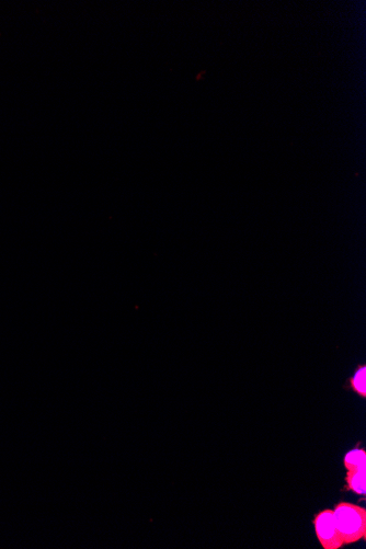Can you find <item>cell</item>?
I'll use <instances>...</instances> for the list:
<instances>
[{
    "instance_id": "6da1fadb",
    "label": "cell",
    "mask_w": 366,
    "mask_h": 549,
    "mask_svg": "<svg viewBox=\"0 0 366 549\" xmlns=\"http://www.w3.org/2000/svg\"><path fill=\"white\" fill-rule=\"evenodd\" d=\"M334 517L343 545L366 539V510L350 502H340Z\"/></svg>"
},
{
    "instance_id": "7a4b0ae2",
    "label": "cell",
    "mask_w": 366,
    "mask_h": 549,
    "mask_svg": "<svg viewBox=\"0 0 366 549\" xmlns=\"http://www.w3.org/2000/svg\"><path fill=\"white\" fill-rule=\"evenodd\" d=\"M317 539L324 549H339L343 546L334 517V510L320 511L314 519Z\"/></svg>"
},
{
    "instance_id": "3957f363",
    "label": "cell",
    "mask_w": 366,
    "mask_h": 549,
    "mask_svg": "<svg viewBox=\"0 0 366 549\" xmlns=\"http://www.w3.org/2000/svg\"><path fill=\"white\" fill-rule=\"evenodd\" d=\"M343 465L347 471H365L366 472V452L363 449L350 451L343 460Z\"/></svg>"
},
{
    "instance_id": "277c9868",
    "label": "cell",
    "mask_w": 366,
    "mask_h": 549,
    "mask_svg": "<svg viewBox=\"0 0 366 549\" xmlns=\"http://www.w3.org/2000/svg\"><path fill=\"white\" fill-rule=\"evenodd\" d=\"M348 488L359 496L366 494V472L348 471L346 476Z\"/></svg>"
},
{
    "instance_id": "5b68a950",
    "label": "cell",
    "mask_w": 366,
    "mask_h": 549,
    "mask_svg": "<svg viewBox=\"0 0 366 549\" xmlns=\"http://www.w3.org/2000/svg\"><path fill=\"white\" fill-rule=\"evenodd\" d=\"M352 390L362 398L366 397V366H359L356 374L350 380Z\"/></svg>"
}]
</instances>
